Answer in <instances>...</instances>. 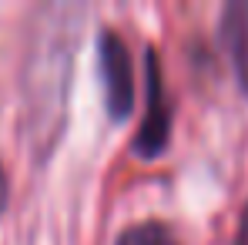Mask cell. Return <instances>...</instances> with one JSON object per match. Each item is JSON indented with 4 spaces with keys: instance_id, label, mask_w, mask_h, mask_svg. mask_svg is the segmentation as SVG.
Returning <instances> with one entry per match:
<instances>
[{
    "instance_id": "1",
    "label": "cell",
    "mask_w": 248,
    "mask_h": 245,
    "mask_svg": "<svg viewBox=\"0 0 248 245\" xmlns=\"http://www.w3.org/2000/svg\"><path fill=\"white\" fill-rule=\"evenodd\" d=\"M101 84H104V104L114 118H124L134 104V67L124 41L114 31L101 34Z\"/></svg>"
},
{
    "instance_id": "2",
    "label": "cell",
    "mask_w": 248,
    "mask_h": 245,
    "mask_svg": "<svg viewBox=\"0 0 248 245\" xmlns=\"http://www.w3.org/2000/svg\"><path fill=\"white\" fill-rule=\"evenodd\" d=\"M168 128H171V111H168L165 81H161L158 61H155V54H151V57H148V114H144L141 134H138V151H141L144 158L158 155L168 145Z\"/></svg>"
},
{
    "instance_id": "3",
    "label": "cell",
    "mask_w": 248,
    "mask_h": 245,
    "mask_svg": "<svg viewBox=\"0 0 248 245\" xmlns=\"http://www.w3.org/2000/svg\"><path fill=\"white\" fill-rule=\"evenodd\" d=\"M221 37L238 71V81L248 91V0H232L221 17Z\"/></svg>"
},
{
    "instance_id": "4",
    "label": "cell",
    "mask_w": 248,
    "mask_h": 245,
    "mask_svg": "<svg viewBox=\"0 0 248 245\" xmlns=\"http://www.w3.org/2000/svg\"><path fill=\"white\" fill-rule=\"evenodd\" d=\"M118 245H178V242H174V235L168 232L165 225H158V222H141V225L124 229Z\"/></svg>"
},
{
    "instance_id": "5",
    "label": "cell",
    "mask_w": 248,
    "mask_h": 245,
    "mask_svg": "<svg viewBox=\"0 0 248 245\" xmlns=\"http://www.w3.org/2000/svg\"><path fill=\"white\" fill-rule=\"evenodd\" d=\"M7 198H10V181H7V168H3V162H0V212H3Z\"/></svg>"
},
{
    "instance_id": "6",
    "label": "cell",
    "mask_w": 248,
    "mask_h": 245,
    "mask_svg": "<svg viewBox=\"0 0 248 245\" xmlns=\"http://www.w3.org/2000/svg\"><path fill=\"white\" fill-rule=\"evenodd\" d=\"M238 245H248V222L242 225V239H238Z\"/></svg>"
}]
</instances>
